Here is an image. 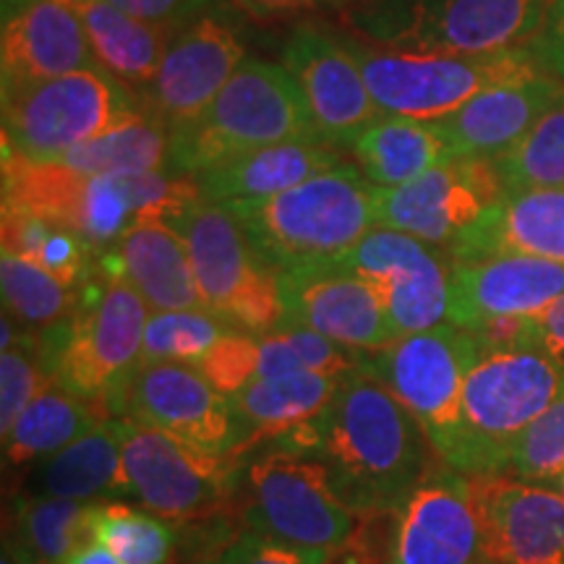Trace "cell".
I'll return each instance as SVG.
<instances>
[{"instance_id": "52", "label": "cell", "mask_w": 564, "mask_h": 564, "mask_svg": "<svg viewBox=\"0 0 564 564\" xmlns=\"http://www.w3.org/2000/svg\"><path fill=\"white\" fill-rule=\"evenodd\" d=\"M209 564H220V560H217V562H209Z\"/></svg>"}, {"instance_id": "20", "label": "cell", "mask_w": 564, "mask_h": 564, "mask_svg": "<svg viewBox=\"0 0 564 564\" xmlns=\"http://www.w3.org/2000/svg\"><path fill=\"white\" fill-rule=\"evenodd\" d=\"M95 66L87 32L74 6L61 0H3V91Z\"/></svg>"}, {"instance_id": "30", "label": "cell", "mask_w": 564, "mask_h": 564, "mask_svg": "<svg viewBox=\"0 0 564 564\" xmlns=\"http://www.w3.org/2000/svg\"><path fill=\"white\" fill-rule=\"evenodd\" d=\"M350 154L377 188L405 186L453 158L434 123L403 116H379L352 141Z\"/></svg>"}, {"instance_id": "39", "label": "cell", "mask_w": 564, "mask_h": 564, "mask_svg": "<svg viewBox=\"0 0 564 564\" xmlns=\"http://www.w3.org/2000/svg\"><path fill=\"white\" fill-rule=\"evenodd\" d=\"M53 373L40 350V335L26 333L0 352V432H11L21 413L53 387Z\"/></svg>"}, {"instance_id": "18", "label": "cell", "mask_w": 564, "mask_h": 564, "mask_svg": "<svg viewBox=\"0 0 564 564\" xmlns=\"http://www.w3.org/2000/svg\"><path fill=\"white\" fill-rule=\"evenodd\" d=\"M243 58V42L230 21L199 13L173 34L150 89L152 116L167 129L194 121L220 95Z\"/></svg>"}, {"instance_id": "1", "label": "cell", "mask_w": 564, "mask_h": 564, "mask_svg": "<svg viewBox=\"0 0 564 564\" xmlns=\"http://www.w3.org/2000/svg\"><path fill=\"white\" fill-rule=\"evenodd\" d=\"M314 429V457L327 465L335 494L350 510H403L432 476V442L366 364L343 379Z\"/></svg>"}, {"instance_id": "19", "label": "cell", "mask_w": 564, "mask_h": 564, "mask_svg": "<svg viewBox=\"0 0 564 564\" xmlns=\"http://www.w3.org/2000/svg\"><path fill=\"white\" fill-rule=\"evenodd\" d=\"M278 282L282 308H285L282 319L306 324L361 356L384 350L398 340L379 295L356 274L337 267H322V270L278 272Z\"/></svg>"}, {"instance_id": "10", "label": "cell", "mask_w": 564, "mask_h": 564, "mask_svg": "<svg viewBox=\"0 0 564 564\" xmlns=\"http://www.w3.org/2000/svg\"><path fill=\"white\" fill-rule=\"evenodd\" d=\"M478 352L481 345L470 329L444 322L364 356V364L411 411L436 457L449 468L460 436L463 382Z\"/></svg>"}, {"instance_id": "46", "label": "cell", "mask_w": 564, "mask_h": 564, "mask_svg": "<svg viewBox=\"0 0 564 564\" xmlns=\"http://www.w3.org/2000/svg\"><path fill=\"white\" fill-rule=\"evenodd\" d=\"M533 345L544 350L552 361L564 369V295L546 306L539 316H531Z\"/></svg>"}, {"instance_id": "53", "label": "cell", "mask_w": 564, "mask_h": 564, "mask_svg": "<svg viewBox=\"0 0 564 564\" xmlns=\"http://www.w3.org/2000/svg\"><path fill=\"white\" fill-rule=\"evenodd\" d=\"M352 3H356V0H352Z\"/></svg>"}, {"instance_id": "8", "label": "cell", "mask_w": 564, "mask_h": 564, "mask_svg": "<svg viewBox=\"0 0 564 564\" xmlns=\"http://www.w3.org/2000/svg\"><path fill=\"white\" fill-rule=\"evenodd\" d=\"M139 110L126 84L100 66L3 91V152L53 165L76 147L102 137Z\"/></svg>"}, {"instance_id": "29", "label": "cell", "mask_w": 564, "mask_h": 564, "mask_svg": "<svg viewBox=\"0 0 564 564\" xmlns=\"http://www.w3.org/2000/svg\"><path fill=\"white\" fill-rule=\"evenodd\" d=\"M76 11L97 66L126 87H150L178 30L131 17L110 0H87Z\"/></svg>"}, {"instance_id": "4", "label": "cell", "mask_w": 564, "mask_h": 564, "mask_svg": "<svg viewBox=\"0 0 564 564\" xmlns=\"http://www.w3.org/2000/svg\"><path fill=\"white\" fill-rule=\"evenodd\" d=\"M288 141L324 139L288 68L246 58L202 116L171 131L167 171L196 178L243 154Z\"/></svg>"}, {"instance_id": "26", "label": "cell", "mask_w": 564, "mask_h": 564, "mask_svg": "<svg viewBox=\"0 0 564 564\" xmlns=\"http://www.w3.org/2000/svg\"><path fill=\"white\" fill-rule=\"evenodd\" d=\"M126 426V419H105L82 440L42 460L34 476L32 497L84 505L121 502L129 497L123 474Z\"/></svg>"}, {"instance_id": "41", "label": "cell", "mask_w": 564, "mask_h": 564, "mask_svg": "<svg viewBox=\"0 0 564 564\" xmlns=\"http://www.w3.org/2000/svg\"><path fill=\"white\" fill-rule=\"evenodd\" d=\"M400 510L358 512V523L343 544L329 549L324 564H394Z\"/></svg>"}, {"instance_id": "38", "label": "cell", "mask_w": 564, "mask_h": 564, "mask_svg": "<svg viewBox=\"0 0 564 564\" xmlns=\"http://www.w3.org/2000/svg\"><path fill=\"white\" fill-rule=\"evenodd\" d=\"M564 474V387L514 442L502 476L552 486Z\"/></svg>"}, {"instance_id": "36", "label": "cell", "mask_w": 564, "mask_h": 564, "mask_svg": "<svg viewBox=\"0 0 564 564\" xmlns=\"http://www.w3.org/2000/svg\"><path fill=\"white\" fill-rule=\"evenodd\" d=\"M494 165L507 192L564 188V97Z\"/></svg>"}, {"instance_id": "50", "label": "cell", "mask_w": 564, "mask_h": 564, "mask_svg": "<svg viewBox=\"0 0 564 564\" xmlns=\"http://www.w3.org/2000/svg\"><path fill=\"white\" fill-rule=\"evenodd\" d=\"M552 486H554V489H556V491H560V494H562V497H564V474H562L560 478H556V481H554Z\"/></svg>"}, {"instance_id": "6", "label": "cell", "mask_w": 564, "mask_h": 564, "mask_svg": "<svg viewBox=\"0 0 564 564\" xmlns=\"http://www.w3.org/2000/svg\"><path fill=\"white\" fill-rule=\"evenodd\" d=\"M552 0H356L352 30L384 51L497 53L528 47Z\"/></svg>"}, {"instance_id": "47", "label": "cell", "mask_w": 564, "mask_h": 564, "mask_svg": "<svg viewBox=\"0 0 564 564\" xmlns=\"http://www.w3.org/2000/svg\"><path fill=\"white\" fill-rule=\"evenodd\" d=\"M232 3H236L243 13H249V17L267 21L295 17V13L343 9L345 3H352V0H232Z\"/></svg>"}, {"instance_id": "45", "label": "cell", "mask_w": 564, "mask_h": 564, "mask_svg": "<svg viewBox=\"0 0 564 564\" xmlns=\"http://www.w3.org/2000/svg\"><path fill=\"white\" fill-rule=\"evenodd\" d=\"M110 3L137 19L181 30L186 21L204 13V9L212 6V0H110Z\"/></svg>"}, {"instance_id": "23", "label": "cell", "mask_w": 564, "mask_h": 564, "mask_svg": "<svg viewBox=\"0 0 564 564\" xmlns=\"http://www.w3.org/2000/svg\"><path fill=\"white\" fill-rule=\"evenodd\" d=\"M562 97L564 84L560 79L535 74L481 91L434 126L449 144L453 158L494 160L512 150Z\"/></svg>"}, {"instance_id": "5", "label": "cell", "mask_w": 564, "mask_h": 564, "mask_svg": "<svg viewBox=\"0 0 564 564\" xmlns=\"http://www.w3.org/2000/svg\"><path fill=\"white\" fill-rule=\"evenodd\" d=\"M562 387L564 369L544 350L481 348L463 382L453 470L505 474L518 436L554 403Z\"/></svg>"}, {"instance_id": "34", "label": "cell", "mask_w": 564, "mask_h": 564, "mask_svg": "<svg viewBox=\"0 0 564 564\" xmlns=\"http://www.w3.org/2000/svg\"><path fill=\"white\" fill-rule=\"evenodd\" d=\"M89 507L51 497L17 499V533L11 544L30 564H66L70 554L95 541Z\"/></svg>"}, {"instance_id": "21", "label": "cell", "mask_w": 564, "mask_h": 564, "mask_svg": "<svg viewBox=\"0 0 564 564\" xmlns=\"http://www.w3.org/2000/svg\"><path fill=\"white\" fill-rule=\"evenodd\" d=\"M394 564H484L481 520L468 476L447 465L411 494L400 510Z\"/></svg>"}, {"instance_id": "17", "label": "cell", "mask_w": 564, "mask_h": 564, "mask_svg": "<svg viewBox=\"0 0 564 564\" xmlns=\"http://www.w3.org/2000/svg\"><path fill=\"white\" fill-rule=\"evenodd\" d=\"M481 520L484 564H564V497L554 486L468 476Z\"/></svg>"}, {"instance_id": "37", "label": "cell", "mask_w": 564, "mask_h": 564, "mask_svg": "<svg viewBox=\"0 0 564 564\" xmlns=\"http://www.w3.org/2000/svg\"><path fill=\"white\" fill-rule=\"evenodd\" d=\"M228 322L215 316L207 308L194 312H152L144 327L139 366L152 364H188L196 366L212 345L225 333H230Z\"/></svg>"}, {"instance_id": "27", "label": "cell", "mask_w": 564, "mask_h": 564, "mask_svg": "<svg viewBox=\"0 0 564 564\" xmlns=\"http://www.w3.org/2000/svg\"><path fill=\"white\" fill-rule=\"evenodd\" d=\"M337 147L324 141H288V144L264 147L243 158L225 162L220 167L196 175L202 196L209 202H249L280 194L299 186L316 173L340 165Z\"/></svg>"}, {"instance_id": "40", "label": "cell", "mask_w": 564, "mask_h": 564, "mask_svg": "<svg viewBox=\"0 0 564 564\" xmlns=\"http://www.w3.org/2000/svg\"><path fill=\"white\" fill-rule=\"evenodd\" d=\"M259 364V340L253 335H246L241 329H230L204 352V358L194 369L202 371V377L223 392L225 398H232L257 379Z\"/></svg>"}, {"instance_id": "14", "label": "cell", "mask_w": 564, "mask_h": 564, "mask_svg": "<svg viewBox=\"0 0 564 564\" xmlns=\"http://www.w3.org/2000/svg\"><path fill=\"white\" fill-rule=\"evenodd\" d=\"M230 457L207 455L158 429L126 426L123 474L141 510L171 523L217 512L230 489Z\"/></svg>"}, {"instance_id": "9", "label": "cell", "mask_w": 564, "mask_h": 564, "mask_svg": "<svg viewBox=\"0 0 564 564\" xmlns=\"http://www.w3.org/2000/svg\"><path fill=\"white\" fill-rule=\"evenodd\" d=\"M167 225L186 246L207 312L253 337L278 327L285 316L278 272L251 249L241 223L225 204L202 196Z\"/></svg>"}, {"instance_id": "7", "label": "cell", "mask_w": 564, "mask_h": 564, "mask_svg": "<svg viewBox=\"0 0 564 564\" xmlns=\"http://www.w3.org/2000/svg\"><path fill=\"white\" fill-rule=\"evenodd\" d=\"M366 87L384 116L442 121L499 84L546 74L528 47L497 53L373 51L350 42Z\"/></svg>"}, {"instance_id": "44", "label": "cell", "mask_w": 564, "mask_h": 564, "mask_svg": "<svg viewBox=\"0 0 564 564\" xmlns=\"http://www.w3.org/2000/svg\"><path fill=\"white\" fill-rule=\"evenodd\" d=\"M528 51L539 61L549 76L564 84V0H552L546 9L544 24L535 37L528 42Z\"/></svg>"}, {"instance_id": "22", "label": "cell", "mask_w": 564, "mask_h": 564, "mask_svg": "<svg viewBox=\"0 0 564 564\" xmlns=\"http://www.w3.org/2000/svg\"><path fill=\"white\" fill-rule=\"evenodd\" d=\"M564 295V264L535 257L453 262L449 322L463 329L505 316H539Z\"/></svg>"}, {"instance_id": "2", "label": "cell", "mask_w": 564, "mask_h": 564, "mask_svg": "<svg viewBox=\"0 0 564 564\" xmlns=\"http://www.w3.org/2000/svg\"><path fill=\"white\" fill-rule=\"evenodd\" d=\"M373 194L361 167L340 162L280 194L225 207L262 262L274 272H303L333 267L356 249L377 225Z\"/></svg>"}, {"instance_id": "33", "label": "cell", "mask_w": 564, "mask_h": 564, "mask_svg": "<svg viewBox=\"0 0 564 564\" xmlns=\"http://www.w3.org/2000/svg\"><path fill=\"white\" fill-rule=\"evenodd\" d=\"M0 288L3 312L32 335L66 322L79 303V291L61 282L40 262L11 249L0 253Z\"/></svg>"}, {"instance_id": "13", "label": "cell", "mask_w": 564, "mask_h": 564, "mask_svg": "<svg viewBox=\"0 0 564 564\" xmlns=\"http://www.w3.org/2000/svg\"><path fill=\"white\" fill-rule=\"evenodd\" d=\"M494 160L449 158L398 188H377V225L449 249L505 196Z\"/></svg>"}, {"instance_id": "51", "label": "cell", "mask_w": 564, "mask_h": 564, "mask_svg": "<svg viewBox=\"0 0 564 564\" xmlns=\"http://www.w3.org/2000/svg\"><path fill=\"white\" fill-rule=\"evenodd\" d=\"M61 3H68V6H74V9H79V6L87 3V0H61Z\"/></svg>"}, {"instance_id": "25", "label": "cell", "mask_w": 564, "mask_h": 564, "mask_svg": "<svg viewBox=\"0 0 564 564\" xmlns=\"http://www.w3.org/2000/svg\"><path fill=\"white\" fill-rule=\"evenodd\" d=\"M102 270L123 274L150 312L204 308L186 246L167 223L131 225L105 257Z\"/></svg>"}, {"instance_id": "42", "label": "cell", "mask_w": 564, "mask_h": 564, "mask_svg": "<svg viewBox=\"0 0 564 564\" xmlns=\"http://www.w3.org/2000/svg\"><path fill=\"white\" fill-rule=\"evenodd\" d=\"M282 340H285L288 350L295 358V364L301 366V371H314L324 373V377L343 379L350 371H356L364 364V356L356 350L343 348L329 337H324L316 329L306 327V324L282 319L278 327H272Z\"/></svg>"}, {"instance_id": "11", "label": "cell", "mask_w": 564, "mask_h": 564, "mask_svg": "<svg viewBox=\"0 0 564 564\" xmlns=\"http://www.w3.org/2000/svg\"><path fill=\"white\" fill-rule=\"evenodd\" d=\"M249 528L303 549L329 552L352 533L358 512L337 497L329 468L314 455L280 453L253 460L246 470Z\"/></svg>"}, {"instance_id": "49", "label": "cell", "mask_w": 564, "mask_h": 564, "mask_svg": "<svg viewBox=\"0 0 564 564\" xmlns=\"http://www.w3.org/2000/svg\"><path fill=\"white\" fill-rule=\"evenodd\" d=\"M0 564H30L24 560V556L19 554V549L11 544L9 539H6V546H3V560H0Z\"/></svg>"}, {"instance_id": "35", "label": "cell", "mask_w": 564, "mask_h": 564, "mask_svg": "<svg viewBox=\"0 0 564 564\" xmlns=\"http://www.w3.org/2000/svg\"><path fill=\"white\" fill-rule=\"evenodd\" d=\"M171 520L123 502L89 507L91 539L108 546L123 564H171L175 531Z\"/></svg>"}, {"instance_id": "12", "label": "cell", "mask_w": 564, "mask_h": 564, "mask_svg": "<svg viewBox=\"0 0 564 564\" xmlns=\"http://www.w3.org/2000/svg\"><path fill=\"white\" fill-rule=\"evenodd\" d=\"M333 267L373 288L398 337L449 322L453 257L421 238L373 225Z\"/></svg>"}, {"instance_id": "3", "label": "cell", "mask_w": 564, "mask_h": 564, "mask_svg": "<svg viewBox=\"0 0 564 564\" xmlns=\"http://www.w3.org/2000/svg\"><path fill=\"white\" fill-rule=\"evenodd\" d=\"M150 306L123 274L102 270L79 288L76 312L40 333L53 382L123 419L126 398L139 371Z\"/></svg>"}, {"instance_id": "31", "label": "cell", "mask_w": 564, "mask_h": 564, "mask_svg": "<svg viewBox=\"0 0 564 564\" xmlns=\"http://www.w3.org/2000/svg\"><path fill=\"white\" fill-rule=\"evenodd\" d=\"M112 419L102 405L53 384L19 415L3 436V457L11 468H30L82 440L97 423Z\"/></svg>"}, {"instance_id": "24", "label": "cell", "mask_w": 564, "mask_h": 564, "mask_svg": "<svg viewBox=\"0 0 564 564\" xmlns=\"http://www.w3.org/2000/svg\"><path fill=\"white\" fill-rule=\"evenodd\" d=\"M453 262L491 257H535L564 264V188L505 192L449 249Z\"/></svg>"}, {"instance_id": "48", "label": "cell", "mask_w": 564, "mask_h": 564, "mask_svg": "<svg viewBox=\"0 0 564 564\" xmlns=\"http://www.w3.org/2000/svg\"><path fill=\"white\" fill-rule=\"evenodd\" d=\"M66 564H123L121 560H118L116 554L110 552L108 546L97 544V541H91V544L82 546L79 552H74L66 560Z\"/></svg>"}, {"instance_id": "43", "label": "cell", "mask_w": 564, "mask_h": 564, "mask_svg": "<svg viewBox=\"0 0 564 564\" xmlns=\"http://www.w3.org/2000/svg\"><path fill=\"white\" fill-rule=\"evenodd\" d=\"M324 560H327V552L322 549L285 544L253 528L236 535L232 544L220 554V564H324Z\"/></svg>"}, {"instance_id": "15", "label": "cell", "mask_w": 564, "mask_h": 564, "mask_svg": "<svg viewBox=\"0 0 564 564\" xmlns=\"http://www.w3.org/2000/svg\"><path fill=\"white\" fill-rule=\"evenodd\" d=\"M126 421L158 429L207 455L228 457L246 426L232 400L188 364L139 366L126 398Z\"/></svg>"}, {"instance_id": "32", "label": "cell", "mask_w": 564, "mask_h": 564, "mask_svg": "<svg viewBox=\"0 0 564 564\" xmlns=\"http://www.w3.org/2000/svg\"><path fill=\"white\" fill-rule=\"evenodd\" d=\"M167 152H171V129L152 112H139L118 129L76 147L58 165L87 178L131 175L167 167Z\"/></svg>"}, {"instance_id": "28", "label": "cell", "mask_w": 564, "mask_h": 564, "mask_svg": "<svg viewBox=\"0 0 564 564\" xmlns=\"http://www.w3.org/2000/svg\"><path fill=\"white\" fill-rule=\"evenodd\" d=\"M343 379L314 371L253 379L251 384H246L241 392L230 398L232 408L246 426V442L238 444L228 457L259 442L280 440V436L291 434L293 429L319 419L324 408L335 400Z\"/></svg>"}, {"instance_id": "16", "label": "cell", "mask_w": 564, "mask_h": 564, "mask_svg": "<svg viewBox=\"0 0 564 564\" xmlns=\"http://www.w3.org/2000/svg\"><path fill=\"white\" fill-rule=\"evenodd\" d=\"M282 66L299 84L322 139L348 147L384 116L366 87L350 42L319 26H299L285 42Z\"/></svg>"}]
</instances>
